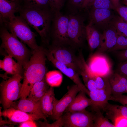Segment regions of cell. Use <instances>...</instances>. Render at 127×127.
Masks as SVG:
<instances>
[{
  "label": "cell",
  "instance_id": "obj_1",
  "mask_svg": "<svg viewBox=\"0 0 127 127\" xmlns=\"http://www.w3.org/2000/svg\"><path fill=\"white\" fill-rule=\"evenodd\" d=\"M47 59L45 48L42 46L37 50H32L30 59L23 68V80L20 99L27 98L33 85L45 77L47 72Z\"/></svg>",
  "mask_w": 127,
  "mask_h": 127
},
{
  "label": "cell",
  "instance_id": "obj_2",
  "mask_svg": "<svg viewBox=\"0 0 127 127\" xmlns=\"http://www.w3.org/2000/svg\"><path fill=\"white\" fill-rule=\"evenodd\" d=\"M18 12L29 26L39 35L41 45L47 48L50 45L51 26L54 13L51 10L20 8Z\"/></svg>",
  "mask_w": 127,
  "mask_h": 127
},
{
  "label": "cell",
  "instance_id": "obj_3",
  "mask_svg": "<svg viewBox=\"0 0 127 127\" xmlns=\"http://www.w3.org/2000/svg\"><path fill=\"white\" fill-rule=\"evenodd\" d=\"M0 37L2 41L0 48L14 58L23 68L28 62L32 53L18 38L10 33L3 25H0Z\"/></svg>",
  "mask_w": 127,
  "mask_h": 127
},
{
  "label": "cell",
  "instance_id": "obj_4",
  "mask_svg": "<svg viewBox=\"0 0 127 127\" xmlns=\"http://www.w3.org/2000/svg\"><path fill=\"white\" fill-rule=\"evenodd\" d=\"M0 25H3L10 33L27 44L32 50H37L40 47L36 42V34L31 30L27 22L20 16H15Z\"/></svg>",
  "mask_w": 127,
  "mask_h": 127
},
{
  "label": "cell",
  "instance_id": "obj_5",
  "mask_svg": "<svg viewBox=\"0 0 127 127\" xmlns=\"http://www.w3.org/2000/svg\"><path fill=\"white\" fill-rule=\"evenodd\" d=\"M24 72L16 74L0 84V103L4 110L11 107L16 101L20 98L23 79Z\"/></svg>",
  "mask_w": 127,
  "mask_h": 127
},
{
  "label": "cell",
  "instance_id": "obj_6",
  "mask_svg": "<svg viewBox=\"0 0 127 127\" xmlns=\"http://www.w3.org/2000/svg\"><path fill=\"white\" fill-rule=\"evenodd\" d=\"M69 21L68 15H63L60 12L54 13L50 32L51 44L70 45L68 33Z\"/></svg>",
  "mask_w": 127,
  "mask_h": 127
},
{
  "label": "cell",
  "instance_id": "obj_7",
  "mask_svg": "<svg viewBox=\"0 0 127 127\" xmlns=\"http://www.w3.org/2000/svg\"><path fill=\"white\" fill-rule=\"evenodd\" d=\"M68 15V33L70 45L76 50L82 46L86 39L85 19L78 13Z\"/></svg>",
  "mask_w": 127,
  "mask_h": 127
},
{
  "label": "cell",
  "instance_id": "obj_8",
  "mask_svg": "<svg viewBox=\"0 0 127 127\" xmlns=\"http://www.w3.org/2000/svg\"><path fill=\"white\" fill-rule=\"evenodd\" d=\"M46 48L56 60L72 68L79 74V56L78 54L77 56L75 54V49L70 45L52 44Z\"/></svg>",
  "mask_w": 127,
  "mask_h": 127
},
{
  "label": "cell",
  "instance_id": "obj_9",
  "mask_svg": "<svg viewBox=\"0 0 127 127\" xmlns=\"http://www.w3.org/2000/svg\"><path fill=\"white\" fill-rule=\"evenodd\" d=\"M61 116L64 127H94L93 114L84 110L66 111Z\"/></svg>",
  "mask_w": 127,
  "mask_h": 127
},
{
  "label": "cell",
  "instance_id": "obj_10",
  "mask_svg": "<svg viewBox=\"0 0 127 127\" xmlns=\"http://www.w3.org/2000/svg\"><path fill=\"white\" fill-rule=\"evenodd\" d=\"M87 64L93 75L108 77L113 73L110 61L103 54H93L89 58Z\"/></svg>",
  "mask_w": 127,
  "mask_h": 127
},
{
  "label": "cell",
  "instance_id": "obj_11",
  "mask_svg": "<svg viewBox=\"0 0 127 127\" xmlns=\"http://www.w3.org/2000/svg\"><path fill=\"white\" fill-rule=\"evenodd\" d=\"M81 91L75 84L72 85L68 89L67 92L59 100H58L55 105L53 112L50 116L53 120L59 119L63 113L71 103L78 92Z\"/></svg>",
  "mask_w": 127,
  "mask_h": 127
},
{
  "label": "cell",
  "instance_id": "obj_12",
  "mask_svg": "<svg viewBox=\"0 0 127 127\" xmlns=\"http://www.w3.org/2000/svg\"><path fill=\"white\" fill-rule=\"evenodd\" d=\"M45 52L47 58L54 66L71 80L79 87L81 91L88 95L89 91L82 83L78 73L72 68L56 60L51 52L47 48H45Z\"/></svg>",
  "mask_w": 127,
  "mask_h": 127
},
{
  "label": "cell",
  "instance_id": "obj_13",
  "mask_svg": "<svg viewBox=\"0 0 127 127\" xmlns=\"http://www.w3.org/2000/svg\"><path fill=\"white\" fill-rule=\"evenodd\" d=\"M90 21L96 28L104 30L109 26L114 15L111 10L92 8L89 12Z\"/></svg>",
  "mask_w": 127,
  "mask_h": 127
},
{
  "label": "cell",
  "instance_id": "obj_14",
  "mask_svg": "<svg viewBox=\"0 0 127 127\" xmlns=\"http://www.w3.org/2000/svg\"><path fill=\"white\" fill-rule=\"evenodd\" d=\"M11 107L40 117L47 121V117L42 110L40 100L36 101L27 98H20L16 101Z\"/></svg>",
  "mask_w": 127,
  "mask_h": 127
},
{
  "label": "cell",
  "instance_id": "obj_15",
  "mask_svg": "<svg viewBox=\"0 0 127 127\" xmlns=\"http://www.w3.org/2000/svg\"><path fill=\"white\" fill-rule=\"evenodd\" d=\"M0 116L8 119L9 121L15 123H21L29 120H38L41 117L11 107L0 112Z\"/></svg>",
  "mask_w": 127,
  "mask_h": 127
},
{
  "label": "cell",
  "instance_id": "obj_16",
  "mask_svg": "<svg viewBox=\"0 0 127 127\" xmlns=\"http://www.w3.org/2000/svg\"><path fill=\"white\" fill-rule=\"evenodd\" d=\"M119 35L115 28L110 24L102 34L101 44L98 48L100 52L109 51L115 45Z\"/></svg>",
  "mask_w": 127,
  "mask_h": 127
},
{
  "label": "cell",
  "instance_id": "obj_17",
  "mask_svg": "<svg viewBox=\"0 0 127 127\" xmlns=\"http://www.w3.org/2000/svg\"><path fill=\"white\" fill-rule=\"evenodd\" d=\"M18 2L9 0H0V24L8 21L15 16L19 10Z\"/></svg>",
  "mask_w": 127,
  "mask_h": 127
},
{
  "label": "cell",
  "instance_id": "obj_18",
  "mask_svg": "<svg viewBox=\"0 0 127 127\" xmlns=\"http://www.w3.org/2000/svg\"><path fill=\"white\" fill-rule=\"evenodd\" d=\"M108 78L112 95H119L125 93L127 77L117 72L112 73Z\"/></svg>",
  "mask_w": 127,
  "mask_h": 127
},
{
  "label": "cell",
  "instance_id": "obj_19",
  "mask_svg": "<svg viewBox=\"0 0 127 127\" xmlns=\"http://www.w3.org/2000/svg\"><path fill=\"white\" fill-rule=\"evenodd\" d=\"M99 108L105 112L106 117L113 123L119 117L123 116L127 118V106L112 104L108 102Z\"/></svg>",
  "mask_w": 127,
  "mask_h": 127
},
{
  "label": "cell",
  "instance_id": "obj_20",
  "mask_svg": "<svg viewBox=\"0 0 127 127\" xmlns=\"http://www.w3.org/2000/svg\"><path fill=\"white\" fill-rule=\"evenodd\" d=\"M57 100L55 96L54 88L50 87L40 100L42 110L47 118L52 114Z\"/></svg>",
  "mask_w": 127,
  "mask_h": 127
},
{
  "label": "cell",
  "instance_id": "obj_21",
  "mask_svg": "<svg viewBox=\"0 0 127 127\" xmlns=\"http://www.w3.org/2000/svg\"><path fill=\"white\" fill-rule=\"evenodd\" d=\"M86 39L91 50L98 48L101 41V34L90 21L85 26Z\"/></svg>",
  "mask_w": 127,
  "mask_h": 127
},
{
  "label": "cell",
  "instance_id": "obj_22",
  "mask_svg": "<svg viewBox=\"0 0 127 127\" xmlns=\"http://www.w3.org/2000/svg\"><path fill=\"white\" fill-rule=\"evenodd\" d=\"M86 94L85 92L80 91L65 111L70 112L80 111L90 106L92 103V101L90 98L87 97Z\"/></svg>",
  "mask_w": 127,
  "mask_h": 127
},
{
  "label": "cell",
  "instance_id": "obj_23",
  "mask_svg": "<svg viewBox=\"0 0 127 127\" xmlns=\"http://www.w3.org/2000/svg\"><path fill=\"white\" fill-rule=\"evenodd\" d=\"M0 67L5 72V75L9 74L12 76L19 72H24L23 67L8 55H5L4 59L0 60Z\"/></svg>",
  "mask_w": 127,
  "mask_h": 127
},
{
  "label": "cell",
  "instance_id": "obj_24",
  "mask_svg": "<svg viewBox=\"0 0 127 127\" xmlns=\"http://www.w3.org/2000/svg\"><path fill=\"white\" fill-rule=\"evenodd\" d=\"M111 91L97 89L89 91L88 95L92 101L91 107H100L108 102L111 95Z\"/></svg>",
  "mask_w": 127,
  "mask_h": 127
},
{
  "label": "cell",
  "instance_id": "obj_25",
  "mask_svg": "<svg viewBox=\"0 0 127 127\" xmlns=\"http://www.w3.org/2000/svg\"><path fill=\"white\" fill-rule=\"evenodd\" d=\"M49 85L45 77L33 85L27 98L36 101L40 100L49 88Z\"/></svg>",
  "mask_w": 127,
  "mask_h": 127
},
{
  "label": "cell",
  "instance_id": "obj_26",
  "mask_svg": "<svg viewBox=\"0 0 127 127\" xmlns=\"http://www.w3.org/2000/svg\"><path fill=\"white\" fill-rule=\"evenodd\" d=\"M18 3L20 9L51 10L49 0H20Z\"/></svg>",
  "mask_w": 127,
  "mask_h": 127
},
{
  "label": "cell",
  "instance_id": "obj_27",
  "mask_svg": "<svg viewBox=\"0 0 127 127\" xmlns=\"http://www.w3.org/2000/svg\"><path fill=\"white\" fill-rule=\"evenodd\" d=\"M93 114L94 127H115L108 119L104 116L100 109L97 106L91 107Z\"/></svg>",
  "mask_w": 127,
  "mask_h": 127
},
{
  "label": "cell",
  "instance_id": "obj_28",
  "mask_svg": "<svg viewBox=\"0 0 127 127\" xmlns=\"http://www.w3.org/2000/svg\"><path fill=\"white\" fill-rule=\"evenodd\" d=\"M110 24L115 28L119 36L127 37V23L118 16H114Z\"/></svg>",
  "mask_w": 127,
  "mask_h": 127
},
{
  "label": "cell",
  "instance_id": "obj_29",
  "mask_svg": "<svg viewBox=\"0 0 127 127\" xmlns=\"http://www.w3.org/2000/svg\"><path fill=\"white\" fill-rule=\"evenodd\" d=\"M45 78L48 85L53 87L57 86L60 84L62 76L59 71L53 70L47 72L46 74Z\"/></svg>",
  "mask_w": 127,
  "mask_h": 127
},
{
  "label": "cell",
  "instance_id": "obj_30",
  "mask_svg": "<svg viewBox=\"0 0 127 127\" xmlns=\"http://www.w3.org/2000/svg\"><path fill=\"white\" fill-rule=\"evenodd\" d=\"M80 75L82 77L84 85L89 91L97 89L94 79V75H93L89 71L87 70L81 71Z\"/></svg>",
  "mask_w": 127,
  "mask_h": 127
},
{
  "label": "cell",
  "instance_id": "obj_31",
  "mask_svg": "<svg viewBox=\"0 0 127 127\" xmlns=\"http://www.w3.org/2000/svg\"><path fill=\"white\" fill-rule=\"evenodd\" d=\"M108 77L94 75V79L97 89L111 91Z\"/></svg>",
  "mask_w": 127,
  "mask_h": 127
},
{
  "label": "cell",
  "instance_id": "obj_32",
  "mask_svg": "<svg viewBox=\"0 0 127 127\" xmlns=\"http://www.w3.org/2000/svg\"><path fill=\"white\" fill-rule=\"evenodd\" d=\"M67 0V7L70 12V14H74L78 13L79 10L82 9L84 0Z\"/></svg>",
  "mask_w": 127,
  "mask_h": 127
},
{
  "label": "cell",
  "instance_id": "obj_33",
  "mask_svg": "<svg viewBox=\"0 0 127 127\" xmlns=\"http://www.w3.org/2000/svg\"><path fill=\"white\" fill-rule=\"evenodd\" d=\"M92 8H104L115 10L111 0H95Z\"/></svg>",
  "mask_w": 127,
  "mask_h": 127
},
{
  "label": "cell",
  "instance_id": "obj_34",
  "mask_svg": "<svg viewBox=\"0 0 127 127\" xmlns=\"http://www.w3.org/2000/svg\"><path fill=\"white\" fill-rule=\"evenodd\" d=\"M127 49V41L126 37L119 35L115 45L108 51H114Z\"/></svg>",
  "mask_w": 127,
  "mask_h": 127
},
{
  "label": "cell",
  "instance_id": "obj_35",
  "mask_svg": "<svg viewBox=\"0 0 127 127\" xmlns=\"http://www.w3.org/2000/svg\"><path fill=\"white\" fill-rule=\"evenodd\" d=\"M51 10L54 13L60 12L67 0H49Z\"/></svg>",
  "mask_w": 127,
  "mask_h": 127
},
{
  "label": "cell",
  "instance_id": "obj_36",
  "mask_svg": "<svg viewBox=\"0 0 127 127\" xmlns=\"http://www.w3.org/2000/svg\"><path fill=\"white\" fill-rule=\"evenodd\" d=\"M110 100L118 102L123 105L127 106V95L123 94L117 95H111Z\"/></svg>",
  "mask_w": 127,
  "mask_h": 127
},
{
  "label": "cell",
  "instance_id": "obj_37",
  "mask_svg": "<svg viewBox=\"0 0 127 127\" xmlns=\"http://www.w3.org/2000/svg\"><path fill=\"white\" fill-rule=\"evenodd\" d=\"M45 121L44 122H39L40 126L42 127H63V123L61 117L59 119L53 123L49 124Z\"/></svg>",
  "mask_w": 127,
  "mask_h": 127
},
{
  "label": "cell",
  "instance_id": "obj_38",
  "mask_svg": "<svg viewBox=\"0 0 127 127\" xmlns=\"http://www.w3.org/2000/svg\"><path fill=\"white\" fill-rule=\"evenodd\" d=\"M115 10L121 18L127 23V6L121 5L116 8Z\"/></svg>",
  "mask_w": 127,
  "mask_h": 127
},
{
  "label": "cell",
  "instance_id": "obj_39",
  "mask_svg": "<svg viewBox=\"0 0 127 127\" xmlns=\"http://www.w3.org/2000/svg\"><path fill=\"white\" fill-rule=\"evenodd\" d=\"M113 123L115 127H127V118L123 116L119 117Z\"/></svg>",
  "mask_w": 127,
  "mask_h": 127
},
{
  "label": "cell",
  "instance_id": "obj_40",
  "mask_svg": "<svg viewBox=\"0 0 127 127\" xmlns=\"http://www.w3.org/2000/svg\"><path fill=\"white\" fill-rule=\"evenodd\" d=\"M117 72L127 77V61H124L120 64Z\"/></svg>",
  "mask_w": 127,
  "mask_h": 127
},
{
  "label": "cell",
  "instance_id": "obj_41",
  "mask_svg": "<svg viewBox=\"0 0 127 127\" xmlns=\"http://www.w3.org/2000/svg\"><path fill=\"white\" fill-rule=\"evenodd\" d=\"M32 120H28L20 123V127H36L38 126L35 121Z\"/></svg>",
  "mask_w": 127,
  "mask_h": 127
},
{
  "label": "cell",
  "instance_id": "obj_42",
  "mask_svg": "<svg viewBox=\"0 0 127 127\" xmlns=\"http://www.w3.org/2000/svg\"><path fill=\"white\" fill-rule=\"evenodd\" d=\"M118 56L120 60L127 61V49L120 52L118 54Z\"/></svg>",
  "mask_w": 127,
  "mask_h": 127
},
{
  "label": "cell",
  "instance_id": "obj_43",
  "mask_svg": "<svg viewBox=\"0 0 127 127\" xmlns=\"http://www.w3.org/2000/svg\"><path fill=\"white\" fill-rule=\"evenodd\" d=\"M120 0H111L115 10L116 8L121 4L120 3Z\"/></svg>",
  "mask_w": 127,
  "mask_h": 127
},
{
  "label": "cell",
  "instance_id": "obj_44",
  "mask_svg": "<svg viewBox=\"0 0 127 127\" xmlns=\"http://www.w3.org/2000/svg\"><path fill=\"white\" fill-rule=\"evenodd\" d=\"M88 0H84V1L82 6V9L87 8Z\"/></svg>",
  "mask_w": 127,
  "mask_h": 127
},
{
  "label": "cell",
  "instance_id": "obj_45",
  "mask_svg": "<svg viewBox=\"0 0 127 127\" xmlns=\"http://www.w3.org/2000/svg\"><path fill=\"white\" fill-rule=\"evenodd\" d=\"M9 0L12 1L18 2L17 0Z\"/></svg>",
  "mask_w": 127,
  "mask_h": 127
},
{
  "label": "cell",
  "instance_id": "obj_46",
  "mask_svg": "<svg viewBox=\"0 0 127 127\" xmlns=\"http://www.w3.org/2000/svg\"><path fill=\"white\" fill-rule=\"evenodd\" d=\"M123 2L127 3V0H123Z\"/></svg>",
  "mask_w": 127,
  "mask_h": 127
},
{
  "label": "cell",
  "instance_id": "obj_47",
  "mask_svg": "<svg viewBox=\"0 0 127 127\" xmlns=\"http://www.w3.org/2000/svg\"><path fill=\"white\" fill-rule=\"evenodd\" d=\"M125 93H127V85L126 87Z\"/></svg>",
  "mask_w": 127,
  "mask_h": 127
},
{
  "label": "cell",
  "instance_id": "obj_48",
  "mask_svg": "<svg viewBox=\"0 0 127 127\" xmlns=\"http://www.w3.org/2000/svg\"><path fill=\"white\" fill-rule=\"evenodd\" d=\"M123 3L126 6H127V3L123 2Z\"/></svg>",
  "mask_w": 127,
  "mask_h": 127
},
{
  "label": "cell",
  "instance_id": "obj_49",
  "mask_svg": "<svg viewBox=\"0 0 127 127\" xmlns=\"http://www.w3.org/2000/svg\"><path fill=\"white\" fill-rule=\"evenodd\" d=\"M126 40L127 41V37H126Z\"/></svg>",
  "mask_w": 127,
  "mask_h": 127
},
{
  "label": "cell",
  "instance_id": "obj_50",
  "mask_svg": "<svg viewBox=\"0 0 127 127\" xmlns=\"http://www.w3.org/2000/svg\"><path fill=\"white\" fill-rule=\"evenodd\" d=\"M19 2V1L20 0H17Z\"/></svg>",
  "mask_w": 127,
  "mask_h": 127
}]
</instances>
